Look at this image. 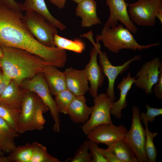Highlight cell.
<instances>
[{
	"label": "cell",
	"instance_id": "obj_4",
	"mask_svg": "<svg viewBox=\"0 0 162 162\" xmlns=\"http://www.w3.org/2000/svg\"><path fill=\"white\" fill-rule=\"evenodd\" d=\"M22 21L35 39L42 44L50 47L56 46L54 37L58 34L57 28L41 15L34 12H26Z\"/></svg>",
	"mask_w": 162,
	"mask_h": 162
},
{
	"label": "cell",
	"instance_id": "obj_28",
	"mask_svg": "<svg viewBox=\"0 0 162 162\" xmlns=\"http://www.w3.org/2000/svg\"><path fill=\"white\" fill-rule=\"evenodd\" d=\"M33 152L30 162H60L58 158L47 152L46 147L41 144L34 142L32 143Z\"/></svg>",
	"mask_w": 162,
	"mask_h": 162
},
{
	"label": "cell",
	"instance_id": "obj_14",
	"mask_svg": "<svg viewBox=\"0 0 162 162\" xmlns=\"http://www.w3.org/2000/svg\"><path fill=\"white\" fill-rule=\"evenodd\" d=\"M93 46L91 51L90 61L84 69L90 84L88 91L94 98L98 94L99 88L103 85L105 75L97 61L98 50L100 45L99 43H96Z\"/></svg>",
	"mask_w": 162,
	"mask_h": 162
},
{
	"label": "cell",
	"instance_id": "obj_16",
	"mask_svg": "<svg viewBox=\"0 0 162 162\" xmlns=\"http://www.w3.org/2000/svg\"><path fill=\"white\" fill-rule=\"evenodd\" d=\"M97 6L94 0H83L77 4L75 13L81 18L82 27H89L101 23L97 15Z\"/></svg>",
	"mask_w": 162,
	"mask_h": 162
},
{
	"label": "cell",
	"instance_id": "obj_8",
	"mask_svg": "<svg viewBox=\"0 0 162 162\" xmlns=\"http://www.w3.org/2000/svg\"><path fill=\"white\" fill-rule=\"evenodd\" d=\"M112 103L106 93L100 94L94 98L90 117L82 127L83 133L87 135L99 125L112 123L110 113Z\"/></svg>",
	"mask_w": 162,
	"mask_h": 162
},
{
	"label": "cell",
	"instance_id": "obj_12",
	"mask_svg": "<svg viewBox=\"0 0 162 162\" xmlns=\"http://www.w3.org/2000/svg\"><path fill=\"white\" fill-rule=\"evenodd\" d=\"M161 64L157 57L145 62L136 73L134 84L138 88L144 90L146 94H150L153 92V86L158 80Z\"/></svg>",
	"mask_w": 162,
	"mask_h": 162
},
{
	"label": "cell",
	"instance_id": "obj_18",
	"mask_svg": "<svg viewBox=\"0 0 162 162\" xmlns=\"http://www.w3.org/2000/svg\"><path fill=\"white\" fill-rule=\"evenodd\" d=\"M52 95L66 89L64 73L57 67L49 65H46L41 72Z\"/></svg>",
	"mask_w": 162,
	"mask_h": 162
},
{
	"label": "cell",
	"instance_id": "obj_22",
	"mask_svg": "<svg viewBox=\"0 0 162 162\" xmlns=\"http://www.w3.org/2000/svg\"><path fill=\"white\" fill-rule=\"evenodd\" d=\"M19 134L0 117V149L4 153L9 154L16 147L14 139Z\"/></svg>",
	"mask_w": 162,
	"mask_h": 162
},
{
	"label": "cell",
	"instance_id": "obj_24",
	"mask_svg": "<svg viewBox=\"0 0 162 162\" xmlns=\"http://www.w3.org/2000/svg\"><path fill=\"white\" fill-rule=\"evenodd\" d=\"M33 152L32 143L16 146L7 156L8 162H30Z\"/></svg>",
	"mask_w": 162,
	"mask_h": 162
},
{
	"label": "cell",
	"instance_id": "obj_42",
	"mask_svg": "<svg viewBox=\"0 0 162 162\" xmlns=\"http://www.w3.org/2000/svg\"><path fill=\"white\" fill-rule=\"evenodd\" d=\"M1 57H0V63L1 62Z\"/></svg>",
	"mask_w": 162,
	"mask_h": 162
},
{
	"label": "cell",
	"instance_id": "obj_7",
	"mask_svg": "<svg viewBox=\"0 0 162 162\" xmlns=\"http://www.w3.org/2000/svg\"><path fill=\"white\" fill-rule=\"evenodd\" d=\"M132 22L139 26H152L156 22L155 14L162 9V0H138L128 4Z\"/></svg>",
	"mask_w": 162,
	"mask_h": 162
},
{
	"label": "cell",
	"instance_id": "obj_15",
	"mask_svg": "<svg viewBox=\"0 0 162 162\" xmlns=\"http://www.w3.org/2000/svg\"><path fill=\"white\" fill-rule=\"evenodd\" d=\"M64 72L66 89L75 95H84L89 91L88 81L84 69L78 70L70 67Z\"/></svg>",
	"mask_w": 162,
	"mask_h": 162
},
{
	"label": "cell",
	"instance_id": "obj_25",
	"mask_svg": "<svg viewBox=\"0 0 162 162\" xmlns=\"http://www.w3.org/2000/svg\"><path fill=\"white\" fill-rule=\"evenodd\" d=\"M54 40L56 46L78 53H82L85 47L84 43L79 39L70 40L56 34L54 36Z\"/></svg>",
	"mask_w": 162,
	"mask_h": 162
},
{
	"label": "cell",
	"instance_id": "obj_30",
	"mask_svg": "<svg viewBox=\"0 0 162 162\" xmlns=\"http://www.w3.org/2000/svg\"><path fill=\"white\" fill-rule=\"evenodd\" d=\"M88 140H85L76 151L71 162H92V155L88 152Z\"/></svg>",
	"mask_w": 162,
	"mask_h": 162
},
{
	"label": "cell",
	"instance_id": "obj_11",
	"mask_svg": "<svg viewBox=\"0 0 162 162\" xmlns=\"http://www.w3.org/2000/svg\"><path fill=\"white\" fill-rule=\"evenodd\" d=\"M40 99L35 93L26 90L18 122V133L37 130L34 117L36 110Z\"/></svg>",
	"mask_w": 162,
	"mask_h": 162
},
{
	"label": "cell",
	"instance_id": "obj_32",
	"mask_svg": "<svg viewBox=\"0 0 162 162\" xmlns=\"http://www.w3.org/2000/svg\"><path fill=\"white\" fill-rule=\"evenodd\" d=\"M98 147L97 144L89 141L88 149L90 151L92 155V162H107L103 155L99 151Z\"/></svg>",
	"mask_w": 162,
	"mask_h": 162
},
{
	"label": "cell",
	"instance_id": "obj_36",
	"mask_svg": "<svg viewBox=\"0 0 162 162\" xmlns=\"http://www.w3.org/2000/svg\"><path fill=\"white\" fill-rule=\"evenodd\" d=\"M12 80L3 72L0 70V96Z\"/></svg>",
	"mask_w": 162,
	"mask_h": 162
},
{
	"label": "cell",
	"instance_id": "obj_44",
	"mask_svg": "<svg viewBox=\"0 0 162 162\" xmlns=\"http://www.w3.org/2000/svg\"></svg>",
	"mask_w": 162,
	"mask_h": 162
},
{
	"label": "cell",
	"instance_id": "obj_6",
	"mask_svg": "<svg viewBox=\"0 0 162 162\" xmlns=\"http://www.w3.org/2000/svg\"><path fill=\"white\" fill-rule=\"evenodd\" d=\"M132 118L130 130L123 139L134 153L137 162H148L145 149V132L140 118V111L136 106L133 107Z\"/></svg>",
	"mask_w": 162,
	"mask_h": 162
},
{
	"label": "cell",
	"instance_id": "obj_13",
	"mask_svg": "<svg viewBox=\"0 0 162 162\" xmlns=\"http://www.w3.org/2000/svg\"><path fill=\"white\" fill-rule=\"evenodd\" d=\"M110 10L109 18L104 26L111 27L120 22L131 33L136 34L138 29L129 16L128 4L124 0H106Z\"/></svg>",
	"mask_w": 162,
	"mask_h": 162
},
{
	"label": "cell",
	"instance_id": "obj_1",
	"mask_svg": "<svg viewBox=\"0 0 162 162\" xmlns=\"http://www.w3.org/2000/svg\"><path fill=\"white\" fill-rule=\"evenodd\" d=\"M22 12L0 6V45L26 50L42 58L47 65L63 67L66 50L50 47L38 42L23 23Z\"/></svg>",
	"mask_w": 162,
	"mask_h": 162
},
{
	"label": "cell",
	"instance_id": "obj_9",
	"mask_svg": "<svg viewBox=\"0 0 162 162\" xmlns=\"http://www.w3.org/2000/svg\"><path fill=\"white\" fill-rule=\"evenodd\" d=\"M99 55V64L100 66L103 73L107 78L108 84L106 89V94L109 98L113 102L115 98L114 90V84L116 78L118 75L122 74L129 68L131 63L141 58L140 55H136L120 65L115 66L110 62L107 53L100 50V47L98 48Z\"/></svg>",
	"mask_w": 162,
	"mask_h": 162
},
{
	"label": "cell",
	"instance_id": "obj_29",
	"mask_svg": "<svg viewBox=\"0 0 162 162\" xmlns=\"http://www.w3.org/2000/svg\"><path fill=\"white\" fill-rule=\"evenodd\" d=\"M54 96V100L59 112L67 114L69 106L75 95L66 89Z\"/></svg>",
	"mask_w": 162,
	"mask_h": 162
},
{
	"label": "cell",
	"instance_id": "obj_20",
	"mask_svg": "<svg viewBox=\"0 0 162 162\" xmlns=\"http://www.w3.org/2000/svg\"><path fill=\"white\" fill-rule=\"evenodd\" d=\"M136 79L135 77L131 76L129 72L126 77H123L117 86V88L120 91V97L117 101L112 103L110 113L118 119L122 118V111L127 106V96Z\"/></svg>",
	"mask_w": 162,
	"mask_h": 162
},
{
	"label": "cell",
	"instance_id": "obj_31",
	"mask_svg": "<svg viewBox=\"0 0 162 162\" xmlns=\"http://www.w3.org/2000/svg\"><path fill=\"white\" fill-rule=\"evenodd\" d=\"M146 112H142L140 115L141 121L146 120L148 123H152L155 120V117L162 114V109L156 108L151 107L149 105L145 106Z\"/></svg>",
	"mask_w": 162,
	"mask_h": 162
},
{
	"label": "cell",
	"instance_id": "obj_10",
	"mask_svg": "<svg viewBox=\"0 0 162 162\" xmlns=\"http://www.w3.org/2000/svg\"><path fill=\"white\" fill-rule=\"evenodd\" d=\"M128 131L123 125L116 126L113 123L99 125L87 135L89 141L98 144L102 143L110 146L123 139Z\"/></svg>",
	"mask_w": 162,
	"mask_h": 162
},
{
	"label": "cell",
	"instance_id": "obj_17",
	"mask_svg": "<svg viewBox=\"0 0 162 162\" xmlns=\"http://www.w3.org/2000/svg\"><path fill=\"white\" fill-rule=\"evenodd\" d=\"M26 90L11 80L0 96V104L21 110Z\"/></svg>",
	"mask_w": 162,
	"mask_h": 162
},
{
	"label": "cell",
	"instance_id": "obj_19",
	"mask_svg": "<svg viewBox=\"0 0 162 162\" xmlns=\"http://www.w3.org/2000/svg\"><path fill=\"white\" fill-rule=\"evenodd\" d=\"M86 100L84 95L75 96L69 106L67 114L75 123H84L89 118L92 107L86 105Z\"/></svg>",
	"mask_w": 162,
	"mask_h": 162
},
{
	"label": "cell",
	"instance_id": "obj_23",
	"mask_svg": "<svg viewBox=\"0 0 162 162\" xmlns=\"http://www.w3.org/2000/svg\"><path fill=\"white\" fill-rule=\"evenodd\" d=\"M107 148L114 154L119 162H137L134 151L123 139L116 142Z\"/></svg>",
	"mask_w": 162,
	"mask_h": 162
},
{
	"label": "cell",
	"instance_id": "obj_3",
	"mask_svg": "<svg viewBox=\"0 0 162 162\" xmlns=\"http://www.w3.org/2000/svg\"><path fill=\"white\" fill-rule=\"evenodd\" d=\"M96 40V43L101 41L106 48L116 53L124 49L142 51L160 44L157 42L147 45H140L131 33L124 25L120 24L111 27L104 26L100 34L97 35Z\"/></svg>",
	"mask_w": 162,
	"mask_h": 162
},
{
	"label": "cell",
	"instance_id": "obj_21",
	"mask_svg": "<svg viewBox=\"0 0 162 162\" xmlns=\"http://www.w3.org/2000/svg\"><path fill=\"white\" fill-rule=\"evenodd\" d=\"M20 8L22 11L34 12L41 15L60 30H64L66 28L64 24L51 14L44 0H25L23 3L21 4Z\"/></svg>",
	"mask_w": 162,
	"mask_h": 162
},
{
	"label": "cell",
	"instance_id": "obj_26",
	"mask_svg": "<svg viewBox=\"0 0 162 162\" xmlns=\"http://www.w3.org/2000/svg\"><path fill=\"white\" fill-rule=\"evenodd\" d=\"M145 126V149L148 162H155L157 157V151L154 143V139L158 135L157 132L150 131L148 127V122L142 121Z\"/></svg>",
	"mask_w": 162,
	"mask_h": 162
},
{
	"label": "cell",
	"instance_id": "obj_41",
	"mask_svg": "<svg viewBox=\"0 0 162 162\" xmlns=\"http://www.w3.org/2000/svg\"><path fill=\"white\" fill-rule=\"evenodd\" d=\"M5 153H4L0 149V156L4 155Z\"/></svg>",
	"mask_w": 162,
	"mask_h": 162
},
{
	"label": "cell",
	"instance_id": "obj_43",
	"mask_svg": "<svg viewBox=\"0 0 162 162\" xmlns=\"http://www.w3.org/2000/svg\"><path fill=\"white\" fill-rule=\"evenodd\" d=\"M124 0L126 1L128 0Z\"/></svg>",
	"mask_w": 162,
	"mask_h": 162
},
{
	"label": "cell",
	"instance_id": "obj_37",
	"mask_svg": "<svg viewBox=\"0 0 162 162\" xmlns=\"http://www.w3.org/2000/svg\"><path fill=\"white\" fill-rule=\"evenodd\" d=\"M53 4L58 8L62 9L64 8L66 0H49Z\"/></svg>",
	"mask_w": 162,
	"mask_h": 162
},
{
	"label": "cell",
	"instance_id": "obj_2",
	"mask_svg": "<svg viewBox=\"0 0 162 162\" xmlns=\"http://www.w3.org/2000/svg\"><path fill=\"white\" fill-rule=\"evenodd\" d=\"M3 55L0 68L12 80L19 84L42 72L46 65L40 57L26 50L1 46Z\"/></svg>",
	"mask_w": 162,
	"mask_h": 162
},
{
	"label": "cell",
	"instance_id": "obj_38",
	"mask_svg": "<svg viewBox=\"0 0 162 162\" xmlns=\"http://www.w3.org/2000/svg\"><path fill=\"white\" fill-rule=\"evenodd\" d=\"M0 162H8V158L7 156L4 155L0 156Z\"/></svg>",
	"mask_w": 162,
	"mask_h": 162
},
{
	"label": "cell",
	"instance_id": "obj_35",
	"mask_svg": "<svg viewBox=\"0 0 162 162\" xmlns=\"http://www.w3.org/2000/svg\"><path fill=\"white\" fill-rule=\"evenodd\" d=\"M98 149L105 158L107 162H119L114 154L107 148L104 149L98 147Z\"/></svg>",
	"mask_w": 162,
	"mask_h": 162
},
{
	"label": "cell",
	"instance_id": "obj_40",
	"mask_svg": "<svg viewBox=\"0 0 162 162\" xmlns=\"http://www.w3.org/2000/svg\"><path fill=\"white\" fill-rule=\"evenodd\" d=\"M72 1H74V2L77 3L78 4L81 1H82L83 0H72Z\"/></svg>",
	"mask_w": 162,
	"mask_h": 162
},
{
	"label": "cell",
	"instance_id": "obj_39",
	"mask_svg": "<svg viewBox=\"0 0 162 162\" xmlns=\"http://www.w3.org/2000/svg\"><path fill=\"white\" fill-rule=\"evenodd\" d=\"M3 55L2 49L1 46L0 45V57H2Z\"/></svg>",
	"mask_w": 162,
	"mask_h": 162
},
{
	"label": "cell",
	"instance_id": "obj_27",
	"mask_svg": "<svg viewBox=\"0 0 162 162\" xmlns=\"http://www.w3.org/2000/svg\"><path fill=\"white\" fill-rule=\"evenodd\" d=\"M21 110L0 104V117L18 132V122Z\"/></svg>",
	"mask_w": 162,
	"mask_h": 162
},
{
	"label": "cell",
	"instance_id": "obj_5",
	"mask_svg": "<svg viewBox=\"0 0 162 162\" xmlns=\"http://www.w3.org/2000/svg\"><path fill=\"white\" fill-rule=\"evenodd\" d=\"M20 85L25 90L36 94L47 106L54 122L53 130L55 132H59L61 124L59 113L42 73L24 80Z\"/></svg>",
	"mask_w": 162,
	"mask_h": 162
},
{
	"label": "cell",
	"instance_id": "obj_34",
	"mask_svg": "<svg viewBox=\"0 0 162 162\" xmlns=\"http://www.w3.org/2000/svg\"><path fill=\"white\" fill-rule=\"evenodd\" d=\"M21 4L15 0H0V6L12 10L22 12L20 8Z\"/></svg>",
	"mask_w": 162,
	"mask_h": 162
},
{
	"label": "cell",
	"instance_id": "obj_33",
	"mask_svg": "<svg viewBox=\"0 0 162 162\" xmlns=\"http://www.w3.org/2000/svg\"><path fill=\"white\" fill-rule=\"evenodd\" d=\"M160 73L157 82L154 86V92L155 96L158 99H162V64L160 67Z\"/></svg>",
	"mask_w": 162,
	"mask_h": 162
}]
</instances>
